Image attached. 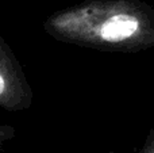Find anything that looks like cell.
I'll return each mask as SVG.
<instances>
[{
    "mask_svg": "<svg viewBox=\"0 0 154 153\" xmlns=\"http://www.w3.org/2000/svg\"><path fill=\"white\" fill-rule=\"evenodd\" d=\"M43 30L62 43L138 53L154 48V7L143 0H82L50 14Z\"/></svg>",
    "mask_w": 154,
    "mask_h": 153,
    "instance_id": "1",
    "label": "cell"
},
{
    "mask_svg": "<svg viewBox=\"0 0 154 153\" xmlns=\"http://www.w3.org/2000/svg\"><path fill=\"white\" fill-rule=\"evenodd\" d=\"M34 92L10 43L0 35V108L11 113L29 110Z\"/></svg>",
    "mask_w": 154,
    "mask_h": 153,
    "instance_id": "2",
    "label": "cell"
},
{
    "mask_svg": "<svg viewBox=\"0 0 154 153\" xmlns=\"http://www.w3.org/2000/svg\"><path fill=\"white\" fill-rule=\"evenodd\" d=\"M16 136V130L11 125H4L0 123V153L4 151V145L14 140Z\"/></svg>",
    "mask_w": 154,
    "mask_h": 153,
    "instance_id": "3",
    "label": "cell"
},
{
    "mask_svg": "<svg viewBox=\"0 0 154 153\" xmlns=\"http://www.w3.org/2000/svg\"><path fill=\"white\" fill-rule=\"evenodd\" d=\"M139 153H154V129L149 130Z\"/></svg>",
    "mask_w": 154,
    "mask_h": 153,
    "instance_id": "4",
    "label": "cell"
},
{
    "mask_svg": "<svg viewBox=\"0 0 154 153\" xmlns=\"http://www.w3.org/2000/svg\"><path fill=\"white\" fill-rule=\"evenodd\" d=\"M109 153H116V152H109Z\"/></svg>",
    "mask_w": 154,
    "mask_h": 153,
    "instance_id": "5",
    "label": "cell"
}]
</instances>
